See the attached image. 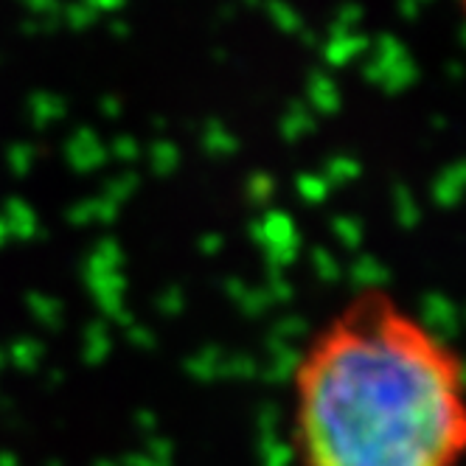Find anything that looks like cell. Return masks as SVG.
Masks as SVG:
<instances>
[{
    "mask_svg": "<svg viewBox=\"0 0 466 466\" xmlns=\"http://www.w3.org/2000/svg\"><path fill=\"white\" fill-rule=\"evenodd\" d=\"M301 466H461L463 360L382 287H362L292 369Z\"/></svg>",
    "mask_w": 466,
    "mask_h": 466,
    "instance_id": "obj_1",
    "label": "cell"
}]
</instances>
